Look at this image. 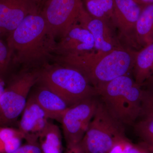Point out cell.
Instances as JSON below:
<instances>
[{"instance_id":"1","label":"cell","mask_w":153,"mask_h":153,"mask_svg":"<svg viewBox=\"0 0 153 153\" xmlns=\"http://www.w3.org/2000/svg\"><path fill=\"white\" fill-rule=\"evenodd\" d=\"M56 44L39 10L27 16L7 39L12 61L27 69L47 65L55 58Z\"/></svg>"},{"instance_id":"2","label":"cell","mask_w":153,"mask_h":153,"mask_svg":"<svg viewBox=\"0 0 153 153\" xmlns=\"http://www.w3.org/2000/svg\"><path fill=\"white\" fill-rule=\"evenodd\" d=\"M137 51L123 47L108 53L95 52L55 59L60 64L80 71L96 89L132 71Z\"/></svg>"},{"instance_id":"3","label":"cell","mask_w":153,"mask_h":153,"mask_svg":"<svg viewBox=\"0 0 153 153\" xmlns=\"http://www.w3.org/2000/svg\"><path fill=\"white\" fill-rule=\"evenodd\" d=\"M128 74L119 76L96 88L98 96L113 116L132 125L141 113L143 91Z\"/></svg>"},{"instance_id":"4","label":"cell","mask_w":153,"mask_h":153,"mask_svg":"<svg viewBox=\"0 0 153 153\" xmlns=\"http://www.w3.org/2000/svg\"><path fill=\"white\" fill-rule=\"evenodd\" d=\"M38 82L58 94L70 107L98 96L96 89L81 72L59 63L46 65L39 70Z\"/></svg>"},{"instance_id":"5","label":"cell","mask_w":153,"mask_h":153,"mask_svg":"<svg viewBox=\"0 0 153 153\" xmlns=\"http://www.w3.org/2000/svg\"><path fill=\"white\" fill-rule=\"evenodd\" d=\"M124 125L99 101L95 114L80 143L85 153H109L115 144L126 137Z\"/></svg>"},{"instance_id":"6","label":"cell","mask_w":153,"mask_h":153,"mask_svg":"<svg viewBox=\"0 0 153 153\" xmlns=\"http://www.w3.org/2000/svg\"><path fill=\"white\" fill-rule=\"evenodd\" d=\"M39 70L24 71L14 76L0 101V127L9 126L22 114L31 88L38 82Z\"/></svg>"},{"instance_id":"7","label":"cell","mask_w":153,"mask_h":153,"mask_svg":"<svg viewBox=\"0 0 153 153\" xmlns=\"http://www.w3.org/2000/svg\"><path fill=\"white\" fill-rule=\"evenodd\" d=\"M98 102L94 97L87 99L69 107L63 115L60 123L67 149L81 142L95 114Z\"/></svg>"},{"instance_id":"8","label":"cell","mask_w":153,"mask_h":153,"mask_svg":"<svg viewBox=\"0 0 153 153\" xmlns=\"http://www.w3.org/2000/svg\"><path fill=\"white\" fill-rule=\"evenodd\" d=\"M83 8L82 0H47L41 13L52 36L61 38Z\"/></svg>"},{"instance_id":"9","label":"cell","mask_w":153,"mask_h":153,"mask_svg":"<svg viewBox=\"0 0 153 153\" xmlns=\"http://www.w3.org/2000/svg\"><path fill=\"white\" fill-rule=\"evenodd\" d=\"M143 7L134 0H114L111 21L120 41L126 48L136 50L135 31Z\"/></svg>"},{"instance_id":"10","label":"cell","mask_w":153,"mask_h":153,"mask_svg":"<svg viewBox=\"0 0 153 153\" xmlns=\"http://www.w3.org/2000/svg\"><path fill=\"white\" fill-rule=\"evenodd\" d=\"M77 21L93 36L96 52L107 53L125 47L120 41L112 21L92 16L84 8L80 12Z\"/></svg>"},{"instance_id":"11","label":"cell","mask_w":153,"mask_h":153,"mask_svg":"<svg viewBox=\"0 0 153 153\" xmlns=\"http://www.w3.org/2000/svg\"><path fill=\"white\" fill-rule=\"evenodd\" d=\"M95 52L93 36L77 20L56 44L55 55V57H66Z\"/></svg>"},{"instance_id":"12","label":"cell","mask_w":153,"mask_h":153,"mask_svg":"<svg viewBox=\"0 0 153 153\" xmlns=\"http://www.w3.org/2000/svg\"><path fill=\"white\" fill-rule=\"evenodd\" d=\"M39 0H0V35L11 33L28 15L38 11Z\"/></svg>"},{"instance_id":"13","label":"cell","mask_w":153,"mask_h":153,"mask_svg":"<svg viewBox=\"0 0 153 153\" xmlns=\"http://www.w3.org/2000/svg\"><path fill=\"white\" fill-rule=\"evenodd\" d=\"M49 120L46 113L32 95L28 99L22 112L18 129L27 142L38 140L49 123Z\"/></svg>"},{"instance_id":"14","label":"cell","mask_w":153,"mask_h":153,"mask_svg":"<svg viewBox=\"0 0 153 153\" xmlns=\"http://www.w3.org/2000/svg\"><path fill=\"white\" fill-rule=\"evenodd\" d=\"M32 95L49 119L60 123L63 115L70 107L58 94L44 85L38 87Z\"/></svg>"},{"instance_id":"15","label":"cell","mask_w":153,"mask_h":153,"mask_svg":"<svg viewBox=\"0 0 153 153\" xmlns=\"http://www.w3.org/2000/svg\"><path fill=\"white\" fill-rule=\"evenodd\" d=\"M135 41L137 49L153 43V4L143 7L136 25Z\"/></svg>"},{"instance_id":"16","label":"cell","mask_w":153,"mask_h":153,"mask_svg":"<svg viewBox=\"0 0 153 153\" xmlns=\"http://www.w3.org/2000/svg\"><path fill=\"white\" fill-rule=\"evenodd\" d=\"M134 79L141 86L153 74V43L137 52L132 69Z\"/></svg>"},{"instance_id":"17","label":"cell","mask_w":153,"mask_h":153,"mask_svg":"<svg viewBox=\"0 0 153 153\" xmlns=\"http://www.w3.org/2000/svg\"><path fill=\"white\" fill-rule=\"evenodd\" d=\"M38 141L43 153H62L61 131L55 124L49 122Z\"/></svg>"},{"instance_id":"18","label":"cell","mask_w":153,"mask_h":153,"mask_svg":"<svg viewBox=\"0 0 153 153\" xmlns=\"http://www.w3.org/2000/svg\"><path fill=\"white\" fill-rule=\"evenodd\" d=\"M23 134L19 129L9 126L0 127V153H12L22 146Z\"/></svg>"},{"instance_id":"19","label":"cell","mask_w":153,"mask_h":153,"mask_svg":"<svg viewBox=\"0 0 153 153\" xmlns=\"http://www.w3.org/2000/svg\"><path fill=\"white\" fill-rule=\"evenodd\" d=\"M86 10L91 16L111 21L114 0H84Z\"/></svg>"},{"instance_id":"20","label":"cell","mask_w":153,"mask_h":153,"mask_svg":"<svg viewBox=\"0 0 153 153\" xmlns=\"http://www.w3.org/2000/svg\"><path fill=\"white\" fill-rule=\"evenodd\" d=\"M135 130L144 143L153 149V118H145L135 126Z\"/></svg>"},{"instance_id":"21","label":"cell","mask_w":153,"mask_h":153,"mask_svg":"<svg viewBox=\"0 0 153 153\" xmlns=\"http://www.w3.org/2000/svg\"><path fill=\"white\" fill-rule=\"evenodd\" d=\"M141 114L153 118V90L143 91Z\"/></svg>"},{"instance_id":"22","label":"cell","mask_w":153,"mask_h":153,"mask_svg":"<svg viewBox=\"0 0 153 153\" xmlns=\"http://www.w3.org/2000/svg\"><path fill=\"white\" fill-rule=\"evenodd\" d=\"M12 56L7 44L0 38V74L2 75L8 68Z\"/></svg>"},{"instance_id":"23","label":"cell","mask_w":153,"mask_h":153,"mask_svg":"<svg viewBox=\"0 0 153 153\" xmlns=\"http://www.w3.org/2000/svg\"><path fill=\"white\" fill-rule=\"evenodd\" d=\"M12 153H43L39 141L27 142Z\"/></svg>"},{"instance_id":"24","label":"cell","mask_w":153,"mask_h":153,"mask_svg":"<svg viewBox=\"0 0 153 153\" xmlns=\"http://www.w3.org/2000/svg\"><path fill=\"white\" fill-rule=\"evenodd\" d=\"M67 153H85L80 143L74 147L68 149Z\"/></svg>"},{"instance_id":"25","label":"cell","mask_w":153,"mask_h":153,"mask_svg":"<svg viewBox=\"0 0 153 153\" xmlns=\"http://www.w3.org/2000/svg\"><path fill=\"white\" fill-rule=\"evenodd\" d=\"M5 88V87L4 82L3 79L2 75L0 74V101Z\"/></svg>"},{"instance_id":"26","label":"cell","mask_w":153,"mask_h":153,"mask_svg":"<svg viewBox=\"0 0 153 153\" xmlns=\"http://www.w3.org/2000/svg\"><path fill=\"white\" fill-rule=\"evenodd\" d=\"M140 5L143 6L153 4V0H134Z\"/></svg>"},{"instance_id":"27","label":"cell","mask_w":153,"mask_h":153,"mask_svg":"<svg viewBox=\"0 0 153 153\" xmlns=\"http://www.w3.org/2000/svg\"><path fill=\"white\" fill-rule=\"evenodd\" d=\"M149 81L151 83L153 84V74L149 78Z\"/></svg>"},{"instance_id":"28","label":"cell","mask_w":153,"mask_h":153,"mask_svg":"<svg viewBox=\"0 0 153 153\" xmlns=\"http://www.w3.org/2000/svg\"><path fill=\"white\" fill-rule=\"evenodd\" d=\"M45 1H47V0H45Z\"/></svg>"}]
</instances>
